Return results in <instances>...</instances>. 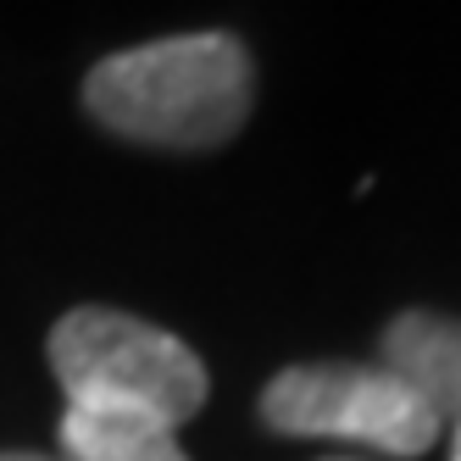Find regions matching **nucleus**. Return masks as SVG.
Segmentation results:
<instances>
[{
    "instance_id": "6",
    "label": "nucleus",
    "mask_w": 461,
    "mask_h": 461,
    "mask_svg": "<svg viewBox=\"0 0 461 461\" xmlns=\"http://www.w3.org/2000/svg\"><path fill=\"white\" fill-rule=\"evenodd\" d=\"M0 461H56V456H34V450H0Z\"/></svg>"
},
{
    "instance_id": "2",
    "label": "nucleus",
    "mask_w": 461,
    "mask_h": 461,
    "mask_svg": "<svg viewBox=\"0 0 461 461\" xmlns=\"http://www.w3.org/2000/svg\"><path fill=\"white\" fill-rule=\"evenodd\" d=\"M50 373L78 411L189 422L206 406V361L178 334L117 306H78L50 328Z\"/></svg>"
},
{
    "instance_id": "5",
    "label": "nucleus",
    "mask_w": 461,
    "mask_h": 461,
    "mask_svg": "<svg viewBox=\"0 0 461 461\" xmlns=\"http://www.w3.org/2000/svg\"><path fill=\"white\" fill-rule=\"evenodd\" d=\"M61 461H189L178 428L122 411H61Z\"/></svg>"
},
{
    "instance_id": "7",
    "label": "nucleus",
    "mask_w": 461,
    "mask_h": 461,
    "mask_svg": "<svg viewBox=\"0 0 461 461\" xmlns=\"http://www.w3.org/2000/svg\"><path fill=\"white\" fill-rule=\"evenodd\" d=\"M450 461H461V422H456V445H450Z\"/></svg>"
},
{
    "instance_id": "3",
    "label": "nucleus",
    "mask_w": 461,
    "mask_h": 461,
    "mask_svg": "<svg viewBox=\"0 0 461 461\" xmlns=\"http://www.w3.org/2000/svg\"><path fill=\"white\" fill-rule=\"evenodd\" d=\"M261 422L289 439H350L384 456H422L439 417L384 361H301L261 389Z\"/></svg>"
},
{
    "instance_id": "1",
    "label": "nucleus",
    "mask_w": 461,
    "mask_h": 461,
    "mask_svg": "<svg viewBox=\"0 0 461 461\" xmlns=\"http://www.w3.org/2000/svg\"><path fill=\"white\" fill-rule=\"evenodd\" d=\"M89 117L156 150H217L256 106V68L234 34H173L95 61L84 78Z\"/></svg>"
},
{
    "instance_id": "4",
    "label": "nucleus",
    "mask_w": 461,
    "mask_h": 461,
    "mask_svg": "<svg viewBox=\"0 0 461 461\" xmlns=\"http://www.w3.org/2000/svg\"><path fill=\"white\" fill-rule=\"evenodd\" d=\"M384 367L417 389V401L434 411L439 422H461V317L445 312H401L384 328Z\"/></svg>"
}]
</instances>
